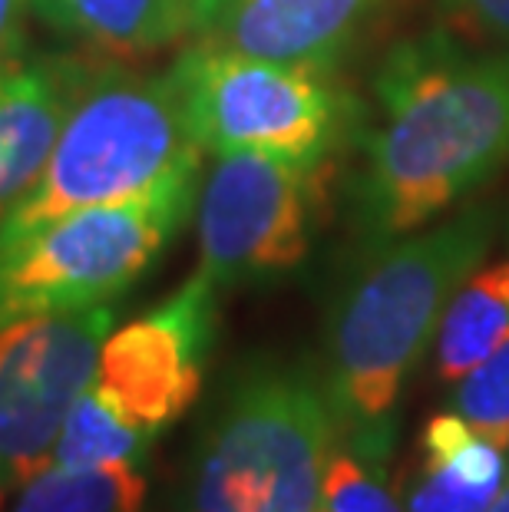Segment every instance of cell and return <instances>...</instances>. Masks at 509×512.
<instances>
[{
	"mask_svg": "<svg viewBox=\"0 0 509 512\" xmlns=\"http://www.w3.org/2000/svg\"><path fill=\"white\" fill-rule=\"evenodd\" d=\"M338 443L321 374L295 364L248 370L199 443L186 512H311Z\"/></svg>",
	"mask_w": 509,
	"mask_h": 512,
	"instance_id": "cell-4",
	"label": "cell"
},
{
	"mask_svg": "<svg viewBox=\"0 0 509 512\" xmlns=\"http://www.w3.org/2000/svg\"><path fill=\"white\" fill-rule=\"evenodd\" d=\"M30 7L93 50L143 57L192 37L196 0H30Z\"/></svg>",
	"mask_w": 509,
	"mask_h": 512,
	"instance_id": "cell-13",
	"label": "cell"
},
{
	"mask_svg": "<svg viewBox=\"0 0 509 512\" xmlns=\"http://www.w3.org/2000/svg\"><path fill=\"white\" fill-rule=\"evenodd\" d=\"M113 304L0 324V506L53 460L63 420L93 384Z\"/></svg>",
	"mask_w": 509,
	"mask_h": 512,
	"instance_id": "cell-8",
	"label": "cell"
},
{
	"mask_svg": "<svg viewBox=\"0 0 509 512\" xmlns=\"http://www.w3.org/2000/svg\"><path fill=\"white\" fill-rule=\"evenodd\" d=\"M384 466L387 463L367 460L351 446L338 443L311 512H407L387 486Z\"/></svg>",
	"mask_w": 509,
	"mask_h": 512,
	"instance_id": "cell-18",
	"label": "cell"
},
{
	"mask_svg": "<svg viewBox=\"0 0 509 512\" xmlns=\"http://www.w3.org/2000/svg\"><path fill=\"white\" fill-rule=\"evenodd\" d=\"M496 232V212L473 205L453 219L374 248L328 314L324 387L341 443L387 463L397 400L437 341L457 288L480 268Z\"/></svg>",
	"mask_w": 509,
	"mask_h": 512,
	"instance_id": "cell-2",
	"label": "cell"
},
{
	"mask_svg": "<svg viewBox=\"0 0 509 512\" xmlns=\"http://www.w3.org/2000/svg\"><path fill=\"white\" fill-rule=\"evenodd\" d=\"M450 410L460 413L480 437L509 450V341L453 380Z\"/></svg>",
	"mask_w": 509,
	"mask_h": 512,
	"instance_id": "cell-17",
	"label": "cell"
},
{
	"mask_svg": "<svg viewBox=\"0 0 509 512\" xmlns=\"http://www.w3.org/2000/svg\"><path fill=\"white\" fill-rule=\"evenodd\" d=\"M202 152L172 70L146 76L116 63L90 67L40 179L0 219V245L60 215L129 199L199 169Z\"/></svg>",
	"mask_w": 509,
	"mask_h": 512,
	"instance_id": "cell-3",
	"label": "cell"
},
{
	"mask_svg": "<svg viewBox=\"0 0 509 512\" xmlns=\"http://www.w3.org/2000/svg\"><path fill=\"white\" fill-rule=\"evenodd\" d=\"M443 7L470 34L509 53V0H443Z\"/></svg>",
	"mask_w": 509,
	"mask_h": 512,
	"instance_id": "cell-19",
	"label": "cell"
},
{
	"mask_svg": "<svg viewBox=\"0 0 509 512\" xmlns=\"http://www.w3.org/2000/svg\"><path fill=\"white\" fill-rule=\"evenodd\" d=\"M172 76L192 136L215 156L275 152L328 159L351 129L354 106L324 80V70L192 43L172 63Z\"/></svg>",
	"mask_w": 509,
	"mask_h": 512,
	"instance_id": "cell-6",
	"label": "cell"
},
{
	"mask_svg": "<svg viewBox=\"0 0 509 512\" xmlns=\"http://www.w3.org/2000/svg\"><path fill=\"white\" fill-rule=\"evenodd\" d=\"M374 96L381 116L364 133L354 189L371 252L437 222L509 162V53L433 30L387 53Z\"/></svg>",
	"mask_w": 509,
	"mask_h": 512,
	"instance_id": "cell-1",
	"label": "cell"
},
{
	"mask_svg": "<svg viewBox=\"0 0 509 512\" xmlns=\"http://www.w3.org/2000/svg\"><path fill=\"white\" fill-rule=\"evenodd\" d=\"M486 512H509V479L503 483V489H500V496L493 499V506L486 509Z\"/></svg>",
	"mask_w": 509,
	"mask_h": 512,
	"instance_id": "cell-21",
	"label": "cell"
},
{
	"mask_svg": "<svg viewBox=\"0 0 509 512\" xmlns=\"http://www.w3.org/2000/svg\"><path fill=\"white\" fill-rule=\"evenodd\" d=\"M199 199V169L0 245V324L110 304L153 268Z\"/></svg>",
	"mask_w": 509,
	"mask_h": 512,
	"instance_id": "cell-5",
	"label": "cell"
},
{
	"mask_svg": "<svg viewBox=\"0 0 509 512\" xmlns=\"http://www.w3.org/2000/svg\"><path fill=\"white\" fill-rule=\"evenodd\" d=\"M30 0H0V60L20 57Z\"/></svg>",
	"mask_w": 509,
	"mask_h": 512,
	"instance_id": "cell-20",
	"label": "cell"
},
{
	"mask_svg": "<svg viewBox=\"0 0 509 512\" xmlns=\"http://www.w3.org/2000/svg\"><path fill=\"white\" fill-rule=\"evenodd\" d=\"M391 0H196L192 37L328 73Z\"/></svg>",
	"mask_w": 509,
	"mask_h": 512,
	"instance_id": "cell-10",
	"label": "cell"
},
{
	"mask_svg": "<svg viewBox=\"0 0 509 512\" xmlns=\"http://www.w3.org/2000/svg\"><path fill=\"white\" fill-rule=\"evenodd\" d=\"M509 479L506 450L480 437L460 413H437L420 437V476L407 512H486Z\"/></svg>",
	"mask_w": 509,
	"mask_h": 512,
	"instance_id": "cell-12",
	"label": "cell"
},
{
	"mask_svg": "<svg viewBox=\"0 0 509 512\" xmlns=\"http://www.w3.org/2000/svg\"><path fill=\"white\" fill-rule=\"evenodd\" d=\"M331 176V156H219L196 199L199 271L222 291L298 268L311 252Z\"/></svg>",
	"mask_w": 509,
	"mask_h": 512,
	"instance_id": "cell-7",
	"label": "cell"
},
{
	"mask_svg": "<svg viewBox=\"0 0 509 512\" xmlns=\"http://www.w3.org/2000/svg\"><path fill=\"white\" fill-rule=\"evenodd\" d=\"M143 430L123 420L93 387H86L70 407L57 443H53V466L63 470H93L113 463H143L149 450Z\"/></svg>",
	"mask_w": 509,
	"mask_h": 512,
	"instance_id": "cell-16",
	"label": "cell"
},
{
	"mask_svg": "<svg viewBox=\"0 0 509 512\" xmlns=\"http://www.w3.org/2000/svg\"><path fill=\"white\" fill-rule=\"evenodd\" d=\"M215 328L219 288L196 271L159 308L106 337L90 387L136 430L156 437L199 400Z\"/></svg>",
	"mask_w": 509,
	"mask_h": 512,
	"instance_id": "cell-9",
	"label": "cell"
},
{
	"mask_svg": "<svg viewBox=\"0 0 509 512\" xmlns=\"http://www.w3.org/2000/svg\"><path fill=\"white\" fill-rule=\"evenodd\" d=\"M86 73L80 60H0V219L40 179Z\"/></svg>",
	"mask_w": 509,
	"mask_h": 512,
	"instance_id": "cell-11",
	"label": "cell"
},
{
	"mask_svg": "<svg viewBox=\"0 0 509 512\" xmlns=\"http://www.w3.org/2000/svg\"><path fill=\"white\" fill-rule=\"evenodd\" d=\"M509 341V258L476 268L447 304L437 331V374L460 380Z\"/></svg>",
	"mask_w": 509,
	"mask_h": 512,
	"instance_id": "cell-14",
	"label": "cell"
},
{
	"mask_svg": "<svg viewBox=\"0 0 509 512\" xmlns=\"http://www.w3.org/2000/svg\"><path fill=\"white\" fill-rule=\"evenodd\" d=\"M146 476L139 463L63 470L47 466L17 489L10 512H143Z\"/></svg>",
	"mask_w": 509,
	"mask_h": 512,
	"instance_id": "cell-15",
	"label": "cell"
}]
</instances>
